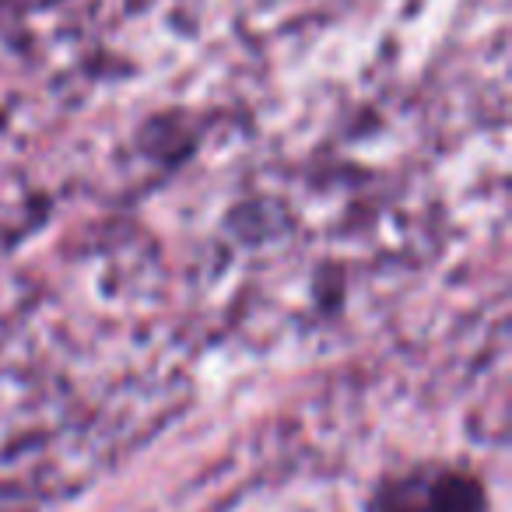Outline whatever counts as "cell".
Returning a JSON list of instances; mask_svg holds the SVG:
<instances>
[{
  "label": "cell",
  "instance_id": "1",
  "mask_svg": "<svg viewBox=\"0 0 512 512\" xmlns=\"http://www.w3.org/2000/svg\"><path fill=\"white\" fill-rule=\"evenodd\" d=\"M365 512H491V491L453 460H414L376 477Z\"/></svg>",
  "mask_w": 512,
  "mask_h": 512
},
{
  "label": "cell",
  "instance_id": "2",
  "mask_svg": "<svg viewBox=\"0 0 512 512\" xmlns=\"http://www.w3.org/2000/svg\"><path fill=\"white\" fill-rule=\"evenodd\" d=\"M8 4H11V0H0V8H8Z\"/></svg>",
  "mask_w": 512,
  "mask_h": 512
}]
</instances>
